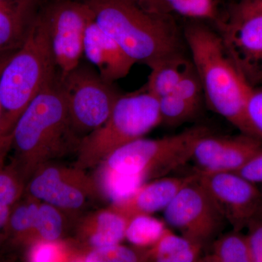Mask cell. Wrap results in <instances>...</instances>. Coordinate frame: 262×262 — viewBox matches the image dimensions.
Here are the masks:
<instances>
[{"instance_id": "1", "label": "cell", "mask_w": 262, "mask_h": 262, "mask_svg": "<svg viewBox=\"0 0 262 262\" xmlns=\"http://www.w3.org/2000/svg\"><path fill=\"white\" fill-rule=\"evenodd\" d=\"M209 134V129L198 126L162 139L141 138L131 141L100 164L98 182L101 190L116 201L129 195L147 181L165 177L192 159L198 141Z\"/></svg>"}, {"instance_id": "2", "label": "cell", "mask_w": 262, "mask_h": 262, "mask_svg": "<svg viewBox=\"0 0 262 262\" xmlns=\"http://www.w3.org/2000/svg\"><path fill=\"white\" fill-rule=\"evenodd\" d=\"M67 98L54 78L41 90L20 117L12 139L10 164L27 184L39 167L75 146Z\"/></svg>"}, {"instance_id": "3", "label": "cell", "mask_w": 262, "mask_h": 262, "mask_svg": "<svg viewBox=\"0 0 262 262\" xmlns=\"http://www.w3.org/2000/svg\"><path fill=\"white\" fill-rule=\"evenodd\" d=\"M55 62L47 16L29 26L21 46L0 75V168L11 149L17 122L41 90L53 80Z\"/></svg>"}, {"instance_id": "4", "label": "cell", "mask_w": 262, "mask_h": 262, "mask_svg": "<svg viewBox=\"0 0 262 262\" xmlns=\"http://www.w3.org/2000/svg\"><path fill=\"white\" fill-rule=\"evenodd\" d=\"M184 37L208 106L242 134L261 139L248 115L252 86L236 68L222 37L199 24L188 26Z\"/></svg>"}, {"instance_id": "5", "label": "cell", "mask_w": 262, "mask_h": 262, "mask_svg": "<svg viewBox=\"0 0 262 262\" xmlns=\"http://www.w3.org/2000/svg\"><path fill=\"white\" fill-rule=\"evenodd\" d=\"M94 20L135 63L152 67L182 54L180 35L170 15L148 11L134 0H89Z\"/></svg>"}, {"instance_id": "6", "label": "cell", "mask_w": 262, "mask_h": 262, "mask_svg": "<svg viewBox=\"0 0 262 262\" xmlns=\"http://www.w3.org/2000/svg\"><path fill=\"white\" fill-rule=\"evenodd\" d=\"M160 124L158 99L147 90L120 96L106 121L79 141L74 166L84 170L94 168L114 151L143 138Z\"/></svg>"}, {"instance_id": "7", "label": "cell", "mask_w": 262, "mask_h": 262, "mask_svg": "<svg viewBox=\"0 0 262 262\" xmlns=\"http://www.w3.org/2000/svg\"><path fill=\"white\" fill-rule=\"evenodd\" d=\"M25 192L57 207L74 220L80 217L81 211L89 201L102 195L97 179L85 170L51 162L33 173L26 184Z\"/></svg>"}, {"instance_id": "8", "label": "cell", "mask_w": 262, "mask_h": 262, "mask_svg": "<svg viewBox=\"0 0 262 262\" xmlns=\"http://www.w3.org/2000/svg\"><path fill=\"white\" fill-rule=\"evenodd\" d=\"M71 129L87 134L101 126L110 117L120 97L111 83L78 67L62 75Z\"/></svg>"}, {"instance_id": "9", "label": "cell", "mask_w": 262, "mask_h": 262, "mask_svg": "<svg viewBox=\"0 0 262 262\" xmlns=\"http://www.w3.org/2000/svg\"><path fill=\"white\" fill-rule=\"evenodd\" d=\"M163 214L165 223L203 248L216 238L226 221L198 177L179 191Z\"/></svg>"}, {"instance_id": "10", "label": "cell", "mask_w": 262, "mask_h": 262, "mask_svg": "<svg viewBox=\"0 0 262 262\" xmlns=\"http://www.w3.org/2000/svg\"><path fill=\"white\" fill-rule=\"evenodd\" d=\"M49 27L50 43L55 64L67 75L79 67L84 53L86 29L94 20L88 3H61L46 15Z\"/></svg>"}, {"instance_id": "11", "label": "cell", "mask_w": 262, "mask_h": 262, "mask_svg": "<svg viewBox=\"0 0 262 262\" xmlns=\"http://www.w3.org/2000/svg\"><path fill=\"white\" fill-rule=\"evenodd\" d=\"M198 174V182L209 193L232 229L246 228L262 206L261 190L256 184L234 172Z\"/></svg>"}, {"instance_id": "12", "label": "cell", "mask_w": 262, "mask_h": 262, "mask_svg": "<svg viewBox=\"0 0 262 262\" xmlns=\"http://www.w3.org/2000/svg\"><path fill=\"white\" fill-rule=\"evenodd\" d=\"M222 40L236 68L250 85L262 83V13L229 15L220 22Z\"/></svg>"}, {"instance_id": "13", "label": "cell", "mask_w": 262, "mask_h": 262, "mask_svg": "<svg viewBox=\"0 0 262 262\" xmlns=\"http://www.w3.org/2000/svg\"><path fill=\"white\" fill-rule=\"evenodd\" d=\"M262 151V139L242 134L203 136L194 146L192 159L201 173L235 172Z\"/></svg>"}, {"instance_id": "14", "label": "cell", "mask_w": 262, "mask_h": 262, "mask_svg": "<svg viewBox=\"0 0 262 262\" xmlns=\"http://www.w3.org/2000/svg\"><path fill=\"white\" fill-rule=\"evenodd\" d=\"M198 177V172L186 177H166L146 182L125 198L113 201L108 206L130 220L139 215H151L164 211L179 191Z\"/></svg>"}, {"instance_id": "15", "label": "cell", "mask_w": 262, "mask_h": 262, "mask_svg": "<svg viewBox=\"0 0 262 262\" xmlns=\"http://www.w3.org/2000/svg\"><path fill=\"white\" fill-rule=\"evenodd\" d=\"M84 54L97 67L100 77L108 83L125 77L135 63L95 20L86 29Z\"/></svg>"}, {"instance_id": "16", "label": "cell", "mask_w": 262, "mask_h": 262, "mask_svg": "<svg viewBox=\"0 0 262 262\" xmlns=\"http://www.w3.org/2000/svg\"><path fill=\"white\" fill-rule=\"evenodd\" d=\"M127 223L128 220L125 217L108 207L77 218L73 239L86 247L120 244L125 238Z\"/></svg>"}, {"instance_id": "17", "label": "cell", "mask_w": 262, "mask_h": 262, "mask_svg": "<svg viewBox=\"0 0 262 262\" xmlns=\"http://www.w3.org/2000/svg\"><path fill=\"white\" fill-rule=\"evenodd\" d=\"M67 261L136 262L149 261L148 248L122 246L86 247L77 244L73 239L66 241Z\"/></svg>"}, {"instance_id": "18", "label": "cell", "mask_w": 262, "mask_h": 262, "mask_svg": "<svg viewBox=\"0 0 262 262\" xmlns=\"http://www.w3.org/2000/svg\"><path fill=\"white\" fill-rule=\"evenodd\" d=\"M70 219H72L70 215L57 207L41 202L24 247L36 243L56 242L64 239L70 227Z\"/></svg>"}, {"instance_id": "19", "label": "cell", "mask_w": 262, "mask_h": 262, "mask_svg": "<svg viewBox=\"0 0 262 262\" xmlns=\"http://www.w3.org/2000/svg\"><path fill=\"white\" fill-rule=\"evenodd\" d=\"M204 248L166 228L160 239L148 248L149 261H200Z\"/></svg>"}, {"instance_id": "20", "label": "cell", "mask_w": 262, "mask_h": 262, "mask_svg": "<svg viewBox=\"0 0 262 262\" xmlns=\"http://www.w3.org/2000/svg\"><path fill=\"white\" fill-rule=\"evenodd\" d=\"M141 7L157 14L180 15L196 20L218 21L216 0H144Z\"/></svg>"}, {"instance_id": "21", "label": "cell", "mask_w": 262, "mask_h": 262, "mask_svg": "<svg viewBox=\"0 0 262 262\" xmlns=\"http://www.w3.org/2000/svg\"><path fill=\"white\" fill-rule=\"evenodd\" d=\"M182 54L165 58L152 67L146 89L157 98L173 94L179 81L192 66Z\"/></svg>"}, {"instance_id": "22", "label": "cell", "mask_w": 262, "mask_h": 262, "mask_svg": "<svg viewBox=\"0 0 262 262\" xmlns=\"http://www.w3.org/2000/svg\"><path fill=\"white\" fill-rule=\"evenodd\" d=\"M211 251L200 261L253 262L247 234L232 229L219 236L211 243Z\"/></svg>"}, {"instance_id": "23", "label": "cell", "mask_w": 262, "mask_h": 262, "mask_svg": "<svg viewBox=\"0 0 262 262\" xmlns=\"http://www.w3.org/2000/svg\"><path fill=\"white\" fill-rule=\"evenodd\" d=\"M41 201L24 192L12 208L6 238L15 246H25Z\"/></svg>"}, {"instance_id": "24", "label": "cell", "mask_w": 262, "mask_h": 262, "mask_svg": "<svg viewBox=\"0 0 262 262\" xmlns=\"http://www.w3.org/2000/svg\"><path fill=\"white\" fill-rule=\"evenodd\" d=\"M30 24L22 10L0 1V53L21 46Z\"/></svg>"}, {"instance_id": "25", "label": "cell", "mask_w": 262, "mask_h": 262, "mask_svg": "<svg viewBox=\"0 0 262 262\" xmlns=\"http://www.w3.org/2000/svg\"><path fill=\"white\" fill-rule=\"evenodd\" d=\"M165 224L151 215H136L128 221L125 238L136 247L151 248L167 228Z\"/></svg>"}, {"instance_id": "26", "label": "cell", "mask_w": 262, "mask_h": 262, "mask_svg": "<svg viewBox=\"0 0 262 262\" xmlns=\"http://www.w3.org/2000/svg\"><path fill=\"white\" fill-rule=\"evenodd\" d=\"M161 124L177 126L192 118L199 104L171 94L158 98Z\"/></svg>"}, {"instance_id": "27", "label": "cell", "mask_w": 262, "mask_h": 262, "mask_svg": "<svg viewBox=\"0 0 262 262\" xmlns=\"http://www.w3.org/2000/svg\"><path fill=\"white\" fill-rule=\"evenodd\" d=\"M26 184L10 165L0 168V204L13 208L24 195Z\"/></svg>"}, {"instance_id": "28", "label": "cell", "mask_w": 262, "mask_h": 262, "mask_svg": "<svg viewBox=\"0 0 262 262\" xmlns=\"http://www.w3.org/2000/svg\"><path fill=\"white\" fill-rule=\"evenodd\" d=\"M29 261H67L66 239L56 242H39L27 248Z\"/></svg>"}, {"instance_id": "29", "label": "cell", "mask_w": 262, "mask_h": 262, "mask_svg": "<svg viewBox=\"0 0 262 262\" xmlns=\"http://www.w3.org/2000/svg\"><path fill=\"white\" fill-rule=\"evenodd\" d=\"M203 92L201 80L192 63L182 80L179 81L173 94L191 102L200 104Z\"/></svg>"}, {"instance_id": "30", "label": "cell", "mask_w": 262, "mask_h": 262, "mask_svg": "<svg viewBox=\"0 0 262 262\" xmlns=\"http://www.w3.org/2000/svg\"><path fill=\"white\" fill-rule=\"evenodd\" d=\"M246 228L253 262H262V206Z\"/></svg>"}, {"instance_id": "31", "label": "cell", "mask_w": 262, "mask_h": 262, "mask_svg": "<svg viewBox=\"0 0 262 262\" xmlns=\"http://www.w3.org/2000/svg\"><path fill=\"white\" fill-rule=\"evenodd\" d=\"M247 110L250 121L262 139V86L251 87Z\"/></svg>"}, {"instance_id": "32", "label": "cell", "mask_w": 262, "mask_h": 262, "mask_svg": "<svg viewBox=\"0 0 262 262\" xmlns=\"http://www.w3.org/2000/svg\"><path fill=\"white\" fill-rule=\"evenodd\" d=\"M234 173L256 185L262 184V151L254 155L242 168Z\"/></svg>"}, {"instance_id": "33", "label": "cell", "mask_w": 262, "mask_h": 262, "mask_svg": "<svg viewBox=\"0 0 262 262\" xmlns=\"http://www.w3.org/2000/svg\"><path fill=\"white\" fill-rule=\"evenodd\" d=\"M262 13V0H239L230 15H246Z\"/></svg>"}, {"instance_id": "34", "label": "cell", "mask_w": 262, "mask_h": 262, "mask_svg": "<svg viewBox=\"0 0 262 262\" xmlns=\"http://www.w3.org/2000/svg\"><path fill=\"white\" fill-rule=\"evenodd\" d=\"M11 207L0 204V236L6 238Z\"/></svg>"}, {"instance_id": "35", "label": "cell", "mask_w": 262, "mask_h": 262, "mask_svg": "<svg viewBox=\"0 0 262 262\" xmlns=\"http://www.w3.org/2000/svg\"><path fill=\"white\" fill-rule=\"evenodd\" d=\"M13 53H14L13 49L0 53V75H1L2 72H3L5 65L9 61L10 57L12 56Z\"/></svg>"}, {"instance_id": "36", "label": "cell", "mask_w": 262, "mask_h": 262, "mask_svg": "<svg viewBox=\"0 0 262 262\" xmlns=\"http://www.w3.org/2000/svg\"><path fill=\"white\" fill-rule=\"evenodd\" d=\"M134 1L136 2L138 4L140 5L141 3H142L144 0H134Z\"/></svg>"}]
</instances>
